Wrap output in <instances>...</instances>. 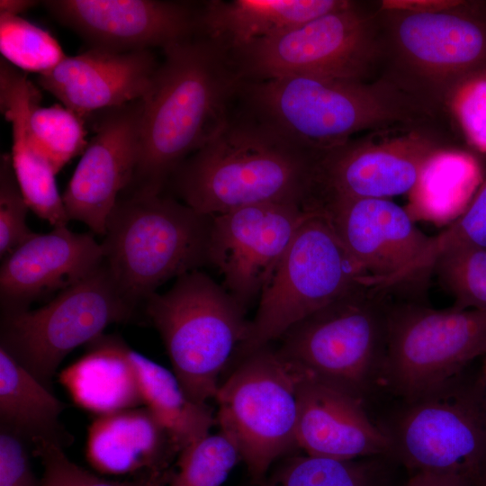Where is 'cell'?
Listing matches in <instances>:
<instances>
[{
    "label": "cell",
    "mask_w": 486,
    "mask_h": 486,
    "mask_svg": "<svg viewBox=\"0 0 486 486\" xmlns=\"http://www.w3.org/2000/svg\"><path fill=\"white\" fill-rule=\"evenodd\" d=\"M364 402L302 371L298 386V448L306 454L339 460L390 458L389 438L370 419Z\"/></svg>",
    "instance_id": "21"
},
{
    "label": "cell",
    "mask_w": 486,
    "mask_h": 486,
    "mask_svg": "<svg viewBox=\"0 0 486 486\" xmlns=\"http://www.w3.org/2000/svg\"><path fill=\"white\" fill-rule=\"evenodd\" d=\"M230 53L244 82L288 76L374 79V2L347 0L334 11Z\"/></svg>",
    "instance_id": "11"
},
{
    "label": "cell",
    "mask_w": 486,
    "mask_h": 486,
    "mask_svg": "<svg viewBox=\"0 0 486 486\" xmlns=\"http://www.w3.org/2000/svg\"><path fill=\"white\" fill-rule=\"evenodd\" d=\"M211 220L168 195L126 190L107 219L104 263L139 307L166 281L209 264Z\"/></svg>",
    "instance_id": "5"
},
{
    "label": "cell",
    "mask_w": 486,
    "mask_h": 486,
    "mask_svg": "<svg viewBox=\"0 0 486 486\" xmlns=\"http://www.w3.org/2000/svg\"><path fill=\"white\" fill-rule=\"evenodd\" d=\"M464 247L486 249V179L466 210L446 230L430 237L420 256L402 274L400 284L430 271L446 251Z\"/></svg>",
    "instance_id": "33"
},
{
    "label": "cell",
    "mask_w": 486,
    "mask_h": 486,
    "mask_svg": "<svg viewBox=\"0 0 486 486\" xmlns=\"http://www.w3.org/2000/svg\"><path fill=\"white\" fill-rule=\"evenodd\" d=\"M144 307L186 396L198 404L214 400L221 372L247 338L246 309L199 270L177 277L166 292L151 294Z\"/></svg>",
    "instance_id": "6"
},
{
    "label": "cell",
    "mask_w": 486,
    "mask_h": 486,
    "mask_svg": "<svg viewBox=\"0 0 486 486\" xmlns=\"http://www.w3.org/2000/svg\"><path fill=\"white\" fill-rule=\"evenodd\" d=\"M137 308L103 262L46 305L1 314L0 347L52 391L53 377L70 352L102 336L111 324L134 320Z\"/></svg>",
    "instance_id": "13"
},
{
    "label": "cell",
    "mask_w": 486,
    "mask_h": 486,
    "mask_svg": "<svg viewBox=\"0 0 486 486\" xmlns=\"http://www.w3.org/2000/svg\"><path fill=\"white\" fill-rule=\"evenodd\" d=\"M306 210L261 291L247 338L236 354L239 360L280 338L310 314L367 285L327 218L316 210Z\"/></svg>",
    "instance_id": "10"
},
{
    "label": "cell",
    "mask_w": 486,
    "mask_h": 486,
    "mask_svg": "<svg viewBox=\"0 0 486 486\" xmlns=\"http://www.w3.org/2000/svg\"><path fill=\"white\" fill-rule=\"evenodd\" d=\"M431 271L454 298L453 307L486 310V249H450L436 258Z\"/></svg>",
    "instance_id": "31"
},
{
    "label": "cell",
    "mask_w": 486,
    "mask_h": 486,
    "mask_svg": "<svg viewBox=\"0 0 486 486\" xmlns=\"http://www.w3.org/2000/svg\"><path fill=\"white\" fill-rule=\"evenodd\" d=\"M360 286L292 326L278 353L310 375L364 401L380 388L392 304Z\"/></svg>",
    "instance_id": "8"
},
{
    "label": "cell",
    "mask_w": 486,
    "mask_h": 486,
    "mask_svg": "<svg viewBox=\"0 0 486 486\" xmlns=\"http://www.w3.org/2000/svg\"><path fill=\"white\" fill-rule=\"evenodd\" d=\"M486 353V310L392 304L380 380L400 400L417 399Z\"/></svg>",
    "instance_id": "14"
},
{
    "label": "cell",
    "mask_w": 486,
    "mask_h": 486,
    "mask_svg": "<svg viewBox=\"0 0 486 486\" xmlns=\"http://www.w3.org/2000/svg\"><path fill=\"white\" fill-rule=\"evenodd\" d=\"M143 99L94 115V136L62 194L69 220L104 236L107 219L130 186L140 150ZM93 115V114H92Z\"/></svg>",
    "instance_id": "16"
},
{
    "label": "cell",
    "mask_w": 486,
    "mask_h": 486,
    "mask_svg": "<svg viewBox=\"0 0 486 486\" xmlns=\"http://www.w3.org/2000/svg\"><path fill=\"white\" fill-rule=\"evenodd\" d=\"M454 141L449 122H436L372 130L316 151L307 207L408 194Z\"/></svg>",
    "instance_id": "9"
},
{
    "label": "cell",
    "mask_w": 486,
    "mask_h": 486,
    "mask_svg": "<svg viewBox=\"0 0 486 486\" xmlns=\"http://www.w3.org/2000/svg\"><path fill=\"white\" fill-rule=\"evenodd\" d=\"M129 350L121 338L103 334L59 380L79 407L97 416L140 407L144 402Z\"/></svg>",
    "instance_id": "24"
},
{
    "label": "cell",
    "mask_w": 486,
    "mask_h": 486,
    "mask_svg": "<svg viewBox=\"0 0 486 486\" xmlns=\"http://www.w3.org/2000/svg\"><path fill=\"white\" fill-rule=\"evenodd\" d=\"M11 158L29 209L53 227L67 226L70 220L56 184L57 174L50 164L35 151L26 148L13 149Z\"/></svg>",
    "instance_id": "32"
},
{
    "label": "cell",
    "mask_w": 486,
    "mask_h": 486,
    "mask_svg": "<svg viewBox=\"0 0 486 486\" xmlns=\"http://www.w3.org/2000/svg\"><path fill=\"white\" fill-rule=\"evenodd\" d=\"M104 262L101 243L68 226L36 233L4 257L1 314L27 310L35 301L79 282Z\"/></svg>",
    "instance_id": "19"
},
{
    "label": "cell",
    "mask_w": 486,
    "mask_h": 486,
    "mask_svg": "<svg viewBox=\"0 0 486 486\" xmlns=\"http://www.w3.org/2000/svg\"><path fill=\"white\" fill-rule=\"evenodd\" d=\"M33 454L40 457L41 463L50 464L68 486H164L169 482L174 472L163 475H143L136 477L133 481L118 482L104 479L83 469L67 457L63 448L54 445L39 446Z\"/></svg>",
    "instance_id": "35"
},
{
    "label": "cell",
    "mask_w": 486,
    "mask_h": 486,
    "mask_svg": "<svg viewBox=\"0 0 486 486\" xmlns=\"http://www.w3.org/2000/svg\"><path fill=\"white\" fill-rule=\"evenodd\" d=\"M2 58L20 70L46 73L67 55L46 30L22 16L0 14Z\"/></svg>",
    "instance_id": "29"
},
{
    "label": "cell",
    "mask_w": 486,
    "mask_h": 486,
    "mask_svg": "<svg viewBox=\"0 0 486 486\" xmlns=\"http://www.w3.org/2000/svg\"><path fill=\"white\" fill-rule=\"evenodd\" d=\"M384 456L339 460L289 456L253 486H387Z\"/></svg>",
    "instance_id": "27"
},
{
    "label": "cell",
    "mask_w": 486,
    "mask_h": 486,
    "mask_svg": "<svg viewBox=\"0 0 486 486\" xmlns=\"http://www.w3.org/2000/svg\"><path fill=\"white\" fill-rule=\"evenodd\" d=\"M44 474L40 486H68L62 476L49 464L43 463Z\"/></svg>",
    "instance_id": "39"
},
{
    "label": "cell",
    "mask_w": 486,
    "mask_h": 486,
    "mask_svg": "<svg viewBox=\"0 0 486 486\" xmlns=\"http://www.w3.org/2000/svg\"><path fill=\"white\" fill-rule=\"evenodd\" d=\"M307 210L295 203H261L212 215L209 264L246 310L289 247Z\"/></svg>",
    "instance_id": "15"
},
{
    "label": "cell",
    "mask_w": 486,
    "mask_h": 486,
    "mask_svg": "<svg viewBox=\"0 0 486 486\" xmlns=\"http://www.w3.org/2000/svg\"><path fill=\"white\" fill-rule=\"evenodd\" d=\"M302 371L269 345L238 361L214 400L220 431L237 447L253 482L298 448V386Z\"/></svg>",
    "instance_id": "12"
},
{
    "label": "cell",
    "mask_w": 486,
    "mask_h": 486,
    "mask_svg": "<svg viewBox=\"0 0 486 486\" xmlns=\"http://www.w3.org/2000/svg\"><path fill=\"white\" fill-rule=\"evenodd\" d=\"M129 356L144 405L168 431L180 452L210 434L216 418L208 404L192 401L173 372L131 348Z\"/></svg>",
    "instance_id": "26"
},
{
    "label": "cell",
    "mask_w": 486,
    "mask_h": 486,
    "mask_svg": "<svg viewBox=\"0 0 486 486\" xmlns=\"http://www.w3.org/2000/svg\"><path fill=\"white\" fill-rule=\"evenodd\" d=\"M377 72L449 118L461 90L486 76V3L374 1Z\"/></svg>",
    "instance_id": "2"
},
{
    "label": "cell",
    "mask_w": 486,
    "mask_h": 486,
    "mask_svg": "<svg viewBox=\"0 0 486 486\" xmlns=\"http://www.w3.org/2000/svg\"><path fill=\"white\" fill-rule=\"evenodd\" d=\"M65 407L0 347V427L21 436L32 451L43 445L63 448L73 441L58 419Z\"/></svg>",
    "instance_id": "25"
},
{
    "label": "cell",
    "mask_w": 486,
    "mask_h": 486,
    "mask_svg": "<svg viewBox=\"0 0 486 486\" xmlns=\"http://www.w3.org/2000/svg\"><path fill=\"white\" fill-rule=\"evenodd\" d=\"M159 64L150 50L115 52L90 48L67 56L38 84L83 119L144 99Z\"/></svg>",
    "instance_id": "20"
},
{
    "label": "cell",
    "mask_w": 486,
    "mask_h": 486,
    "mask_svg": "<svg viewBox=\"0 0 486 486\" xmlns=\"http://www.w3.org/2000/svg\"><path fill=\"white\" fill-rule=\"evenodd\" d=\"M347 0H211L199 32L231 52L334 11Z\"/></svg>",
    "instance_id": "23"
},
{
    "label": "cell",
    "mask_w": 486,
    "mask_h": 486,
    "mask_svg": "<svg viewBox=\"0 0 486 486\" xmlns=\"http://www.w3.org/2000/svg\"><path fill=\"white\" fill-rule=\"evenodd\" d=\"M163 51L143 99L140 158L126 190L162 194L177 167L230 121L243 84L230 52L201 33Z\"/></svg>",
    "instance_id": "1"
},
{
    "label": "cell",
    "mask_w": 486,
    "mask_h": 486,
    "mask_svg": "<svg viewBox=\"0 0 486 486\" xmlns=\"http://www.w3.org/2000/svg\"><path fill=\"white\" fill-rule=\"evenodd\" d=\"M180 450L146 407L98 415L88 428L86 457L100 472L163 475Z\"/></svg>",
    "instance_id": "22"
},
{
    "label": "cell",
    "mask_w": 486,
    "mask_h": 486,
    "mask_svg": "<svg viewBox=\"0 0 486 486\" xmlns=\"http://www.w3.org/2000/svg\"><path fill=\"white\" fill-rule=\"evenodd\" d=\"M481 375L486 384V353L485 355L483 356V361H482V368H481Z\"/></svg>",
    "instance_id": "40"
},
{
    "label": "cell",
    "mask_w": 486,
    "mask_h": 486,
    "mask_svg": "<svg viewBox=\"0 0 486 486\" xmlns=\"http://www.w3.org/2000/svg\"><path fill=\"white\" fill-rule=\"evenodd\" d=\"M316 151L235 109L227 124L174 172L181 202L203 215L261 203L306 207Z\"/></svg>",
    "instance_id": "3"
},
{
    "label": "cell",
    "mask_w": 486,
    "mask_h": 486,
    "mask_svg": "<svg viewBox=\"0 0 486 486\" xmlns=\"http://www.w3.org/2000/svg\"><path fill=\"white\" fill-rule=\"evenodd\" d=\"M41 95L30 106L27 131L31 144L58 174L87 146L85 119L63 104L40 105Z\"/></svg>",
    "instance_id": "28"
},
{
    "label": "cell",
    "mask_w": 486,
    "mask_h": 486,
    "mask_svg": "<svg viewBox=\"0 0 486 486\" xmlns=\"http://www.w3.org/2000/svg\"><path fill=\"white\" fill-rule=\"evenodd\" d=\"M30 447L21 436L0 427V486H40L32 467Z\"/></svg>",
    "instance_id": "36"
},
{
    "label": "cell",
    "mask_w": 486,
    "mask_h": 486,
    "mask_svg": "<svg viewBox=\"0 0 486 486\" xmlns=\"http://www.w3.org/2000/svg\"><path fill=\"white\" fill-rule=\"evenodd\" d=\"M405 486H471V484L454 474L418 472L410 474Z\"/></svg>",
    "instance_id": "37"
},
{
    "label": "cell",
    "mask_w": 486,
    "mask_h": 486,
    "mask_svg": "<svg viewBox=\"0 0 486 486\" xmlns=\"http://www.w3.org/2000/svg\"><path fill=\"white\" fill-rule=\"evenodd\" d=\"M237 109L313 151L372 130L449 121L382 77L243 82Z\"/></svg>",
    "instance_id": "4"
},
{
    "label": "cell",
    "mask_w": 486,
    "mask_h": 486,
    "mask_svg": "<svg viewBox=\"0 0 486 486\" xmlns=\"http://www.w3.org/2000/svg\"><path fill=\"white\" fill-rule=\"evenodd\" d=\"M311 210L327 218L372 287L389 290L398 285L431 237L391 199L338 200Z\"/></svg>",
    "instance_id": "18"
},
{
    "label": "cell",
    "mask_w": 486,
    "mask_h": 486,
    "mask_svg": "<svg viewBox=\"0 0 486 486\" xmlns=\"http://www.w3.org/2000/svg\"><path fill=\"white\" fill-rule=\"evenodd\" d=\"M29 207L17 182L11 154L0 159V256L5 257L36 233L26 223Z\"/></svg>",
    "instance_id": "34"
},
{
    "label": "cell",
    "mask_w": 486,
    "mask_h": 486,
    "mask_svg": "<svg viewBox=\"0 0 486 486\" xmlns=\"http://www.w3.org/2000/svg\"><path fill=\"white\" fill-rule=\"evenodd\" d=\"M61 24L91 48L130 52L162 50L199 32L200 6L168 0H48L42 2Z\"/></svg>",
    "instance_id": "17"
},
{
    "label": "cell",
    "mask_w": 486,
    "mask_h": 486,
    "mask_svg": "<svg viewBox=\"0 0 486 486\" xmlns=\"http://www.w3.org/2000/svg\"><path fill=\"white\" fill-rule=\"evenodd\" d=\"M39 3L34 0H1L0 14L19 16L20 14L28 11Z\"/></svg>",
    "instance_id": "38"
},
{
    "label": "cell",
    "mask_w": 486,
    "mask_h": 486,
    "mask_svg": "<svg viewBox=\"0 0 486 486\" xmlns=\"http://www.w3.org/2000/svg\"><path fill=\"white\" fill-rule=\"evenodd\" d=\"M400 406L378 424L390 458L410 473L454 474L486 486V384L467 372Z\"/></svg>",
    "instance_id": "7"
},
{
    "label": "cell",
    "mask_w": 486,
    "mask_h": 486,
    "mask_svg": "<svg viewBox=\"0 0 486 486\" xmlns=\"http://www.w3.org/2000/svg\"><path fill=\"white\" fill-rule=\"evenodd\" d=\"M239 460L237 447L225 434H209L179 453L169 486H221Z\"/></svg>",
    "instance_id": "30"
}]
</instances>
